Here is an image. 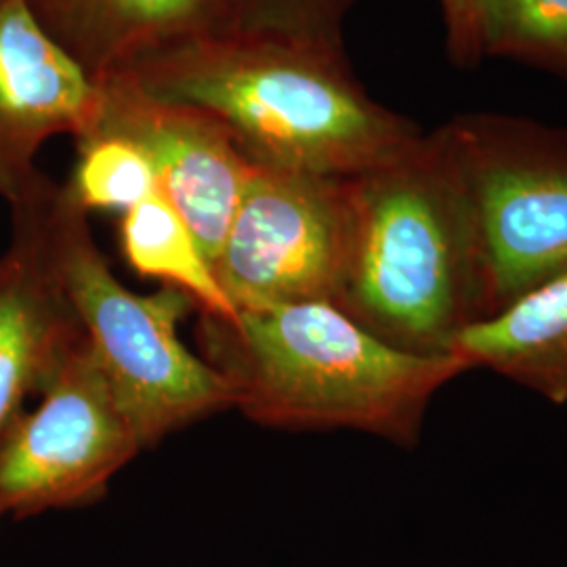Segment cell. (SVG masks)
Masks as SVG:
<instances>
[{
  "instance_id": "6da1fadb",
  "label": "cell",
  "mask_w": 567,
  "mask_h": 567,
  "mask_svg": "<svg viewBox=\"0 0 567 567\" xmlns=\"http://www.w3.org/2000/svg\"><path fill=\"white\" fill-rule=\"evenodd\" d=\"M114 76L215 118L259 166L353 179L393 163L423 137L368 95L343 42L238 28Z\"/></svg>"
},
{
  "instance_id": "7a4b0ae2",
  "label": "cell",
  "mask_w": 567,
  "mask_h": 567,
  "mask_svg": "<svg viewBox=\"0 0 567 567\" xmlns=\"http://www.w3.org/2000/svg\"><path fill=\"white\" fill-rule=\"evenodd\" d=\"M198 343L252 423L344 429L404 447L419 444L435 395L468 372L454 355L385 343L324 301L200 316Z\"/></svg>"
},
{
  "instance_id": "3957f363",
  "label": "cell",
  "mask_w": 567,
  "mask_h": 567,
  "mask_svg": "<svg viewBox=\"0 0 567 567\" xmlns=\"http://www.w3.org/2000/svg\"><path fill=\"white\" fill-rule=\"evenodd\" d=\"M351 243L334 307L381 341L452 355L486 320L484 278L465 192L442 131L349 179Z\"/></svg>"
},
{
  "instance_id": "277c9868",
  "label": "cell",
  "mask_w": 567,
  "mask_h": 567,
  "mask_svg": "<svg viewBox=\"0 0 567 567\" xmlns=\"http://www.w3.org/2000/svg\"><path fill=\"white\" fill-rule=\"evenodd\" d=\"M63 187L60 210L61 278L82 334L143 447L236 408L234 389L203 355L187 349L179 324L194 307L182 290L163 286L140 295L126 288L93 236L89 215Z\"/></svg>"
},
{
  "instance_id": "5b68a950",
  "label": "cell",
  "mask_w": 567,
  "mask_h": 567,
  "mask_svg": "<svg viewBox=\"0 0 567 567\" xmlns=\"http://www.w3.org/2000/svg\"><path fill=\"white\" fill-rule=\"evenodd\" d=\"M465 192L486 318L567 274V131L505 116L440 128Z\"/></svg>"
},
{
  "instance_id": "8992f818",
  "label": "cell",
  "mask_w": 567,
  "mask_h": 567,
  "mask_svg": "<svg viewBox=\"0 0 567 567\" xmlns=\"http://www.w3.org/2000/svg\"><path fill=\"white\" fill-rule=\"evenodd\" d=\"M142 450L137 426L82 337L39 405L0 437V519L97 505Z\"/></svg>"
},
{
  "instance_id": "52a82bcc",
  "label": "cell",
  "mask_w": 567,
  "mask_h": 567,
  "mask_svg": "<svg viewBox=\"0 0 567 567\" xmlns=\"http://www.w3.org/2000/svg\"><path fill=\"white\" fill-rule=\"evenodd\" d=\"M349 243V179L252 164L215 274L238 311L334 303Z\"/></svg>"
},
{
  "instance_id": "ba28073f",
  "label": "cell",
  "mask_w": 567,
  "mask_h": 567,
  "mask_svg": "<svg viewBox=\"0 0 567 567\" xmlns=\"http://www.w3.org/2000/svg\"><path fill=\"white\" fill-rule=\"evenodd\" d=\"M61 183L41 171L9 203L11 238L0 255V437L84 337L61 278Z\"/></svg>"
},
{
  "instance_id": "9c48e42d",
  "label": "cell",
  "mask_w": 567,
  "mask_h": 567,
  "mask_svg": "<svg viewBox=\"0 0 567 567\" xmlns=\"http://www.w3.org/2000/svg\"><path fill=\"white\" fill-rule=\"evenodd\" d=\"M100 84L102 116L93 133L121 135L142 147L158 189L189 225L215 269L252 163L224 126L200 110L154 100L118 76Z\"/></svg>"
},
{
  "instance_id": "30bf717a",
  "label": "cell",
  "mask_w": 567,
  "mask_h": 567,
  "mask_svg": "<svg viewBox=\"0 0 567 567\" xmlns=\"http://www.w3.org/2000/svg\"><path fill=\"white\" fill-rule=\"evenodd\" d=\"M102 105V84L44 30L32 0H0V198L37 179L53 137L93 133Z\"/></svg>"
},
{
  "instance_id": "8fae6325",
  "label": "cell",
  "mask_w": 567,
  "mask_h": 567,
  "mask_svg": "<svg viewBox=\"0 0 567 567\" xmlns=\"http://www.w3.org/2000/svg\"><path fill=\"white\" fill-rule=\"evenodd\" d=\"M44 30L95 79L238 30L231 0H32Z\"/></svg>"
},
{
  "instance_id": "7c38bea8",
  "label": "cell",
  "mask_w": 567,
  "mask_h": 567,
  "mask_svg": "<svg viewBox=\"0 0 567 567\" xmlns=\"http://www.w3.org/2000/svg\"><path fill=\"white\" fill-rule=\"evenodd\" d=\"M452 355L468 372L484 368L550 404H567V274L466 328Z\"/></svg>"
},
{
  "instance_id": "4fadbf2b",
  "label": "cell",
  "mask_w": 567,
  "mask_h": 567,
  "mask_svg": "<svg viewBox=\"0 0 567 567\" xmlns=\"http://www.w3.org/2000/svg\"><path fill=\"white\" fill-rule=\"evenodd\" d=\"M121 250L135 274L182 290L200 316L231 320L240 313L227 299L198 238L161 189L122 213Z\"/></svg>"
},
{
  "instance_id": "5bb4252c",
  "label": "cell",
  "mask_w": 567,
  "mask_h": 567,
  "mask_svg": "<svg viewBox=\"0 0 567 567\" xmlns=\"http://www.w3.org/2000/svg\"><path fill=\"white\" fill-rule=\"evenodd\" d=\"M79 158L65 185L86 215L91 210H128L158 192L150 158L135 143L112 133L76 140Z\"/></svg>"
},
{
  "instance_id": "9a60e30c",
  "label": "cell",
  "mask_w": 567,
  "mask_h": 567,
  "mask_svg": "<svg viewBox=\"0 0 567 567\" xmlns=\"http://www.w3.org/2000/svg\"><path fill=\"white\" fill-rule=\"evenodd\" d=\"M484 49L567 72V0H482Z\"/></svg>"
},
{
  "instance_id": "2e32d148",
  "label": "cell",
  "mask_w": 567,
  "mask_h": 567,
  "mask_svg": "<svg viewBox=\"0 0 567 567\" xmlns=\"http://www.w3.org/2000/svg\"><path fill=\"white\" fill-rule=\"evenodd\" d=\"M355 0H231L240 30L341 42L344 16Z\"/></svg>"
},
{
  "instance_id": "e0dca14e",
  "label": "cell",
  "mask_w": 567,
  "mask_h": 567,
  "mask_svg": "<svg viewBox=\"0 0 567 567\" xmlns=\"http://www.w3.org/2000/svg\"><path fill=\"white\" fill-rule=\"evenodd\" d=\"M446 20L447 47L458 65H475L486 55L482 0H440Z\"/></svg>"
}]
</instances>
